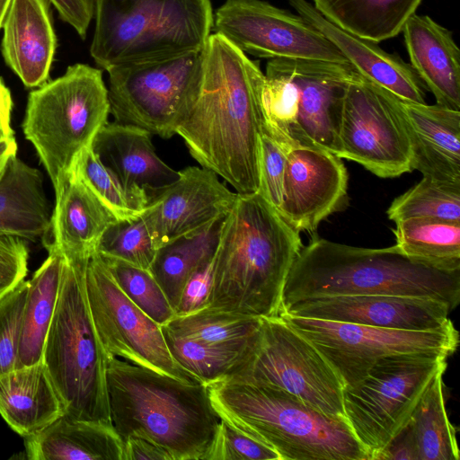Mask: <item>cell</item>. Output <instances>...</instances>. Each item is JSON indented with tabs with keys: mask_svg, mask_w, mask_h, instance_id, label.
I'll use <instances>...</instances> for the list:
<instances>
[{
	"mask_svg": "<svg viewBox=\"0 0 460 460\" xmlns=\"http://www.w3.org/2000/svg\"><path fill=\"white\" fill-rule=\"evenodd\" d=\"M419 460H459L456 429L447 408L443 373L423 394L410 420Z\"/></svg>",
	"mask_w": 460,
	"mask_h": 460,
	"instance_id": "34",
	"label": "cell"
},
{
	"mask_svg": "<svg viewBox=\"0 0 460 460\" xmlns=\"http://www.w3.org/2000/svg\"><path fill=\"white\" fill-rule=\"evenodd\" d=\"M109 114L102 72L86 64L69 66L61 76L29 93L22 127L50 178L55 198Z\"/></svg>",
	"mask_w": 460,
	"mask_h": 460,
	"instance_id": "9",
	"label": "cell"
},
{
	"mask_svg": "<svg viewBox=\"0 0 460 460\" xmlns=\"http://www.w3.org/2000/svg\"><path fill=\"white\" fill-rule=\"evenodd\" d=\"M85 290L92 320L107 356L184 382L201 383L174 361L161 325L128 298L97 253L86 265Z\"/></svg>",
	"mask_w": 460,
	"mask_h": 460,
	"instance_id": "15",
	"label": "cell"
},
{
	"mask_svg": "<svg viewBox=\"0 0 460 460\" xmlns=\"http://www.w3.org/2000/svg\"><path fill=\"white\" fill-rule=\"evenodd\" d=\"M226 379L273 386L344 418L341 380L313 343L280 315L261 318L256 346Z\"/></svg>",
	"mask_w": 460,
	"mask_h": 460,
	"instance_id": "12",
	"label": "cell"
},
{
	"mask_svg": "<svg viewBox=\"0 0 460 460\" xmlns=\"http://www.w3.org/2000/svg\"><path fill=\"white\" fill-rule=\"evenodd\" d=\"M394 100L411 142L412 170L460 183V111Z\"/></svg>",
	"mask_w": 460,
	"mask_h": 460,
	"instance_id": "21",
	"label": "cell"
},
{
	"mask_svg": "<svg viewBox=\"0 0 460 460\" xmlns=\"http://www.w3.org/2000/svg\"><path fill=\"white\" fill-rule=\"evenodd\" d=\"M204 460H280L269 445L236 429L225 420Z\"/></svg>",
	"mask_w": 460,
	"mask_h": 460,
	"instance_id": "41",
	"label": "cell"
},
{
	"mask_svg": "<svg viewBox=\"0 0 460 460\" xmlns=\"http://www.w3.org/2000/svg\"><path fill=\"white\" fill-rule=\"evenodd\" d=\"M65 414L59 394L43 362L0 376V415L23 438Z\"/></svg>",
	"mask_w": 460,
	"mask_h": 460,
	"instance_id": "26",
	"label": "cell"
},
{
	"mask_svg": "<svg viewBox=\"0 0 460 460\" xmlns=\"http://www.w3.org/2000/svg\"><path fill=\"white\" fill-rule=\"evenodd\" d=\"M28 288L29 280H23L0 299V376L16 368Z\"/></svg>",
	"mask_w": 460,
	"mask_h": 460,
	"instance_id": "40",
	"label": "cell"
},
{
	"mask_svg": "<svg viewBox=\"0 0 460 460\" xmlns=\"http://www.w3.org/2000/svg\"><path fill=\"white\" fill-rule=\"evenodd\" d=\"M207 387L221 419L274 448L280 460H369L345 418L281 389L228 379Z\"/></svg>",
	"mask_w": 460,
	"mask_h": 460,
	"instance_id": "5",
	"label": "cell"
},
{
	"mask_svg": "<svg viewBox=\"0 0 460 460\" xmlns=\"http://www.w3.org/2000/svg\"><path fill=\"white\" fill-rule=\"evenodd\" d=\"M280 316L313 343L334 369L344 388L357 384L383 358L414 352L449 357L459 342L452 321L437 329L411 331L289 314Z\"/></svg>",
	"mask_w": 460,
	"mask_h": 460,
	"instance_id": "13",
	"label": "cell"
},
{
	"mask_svg": "<svg viewBox=\"0 0 460 460\" xmlns=\"http://www.w3.org/2000/svg\"><path fill=\"white\" fill-rule=\"evenodd\" d=\"M29 280L18 347L17 367L42 362L48 332L56 311L66 259L58 249Z\"/></svg>",
	"mask_w": 460,
	"mask_h": 460,
	"instance_id": "29",
	"label": "cell"
},
{
	"mask_svg": "<svg viewBox=\"0 0 460 460\" xmlns=\"http://www.w3.org/2000/svg\"><path fill=\"white\" fill-rule=\"evenodd\" d=\"M212 30L257 58L349 63L303 16L262 0H226L216 11Z\"/></svg>",
	"mask_w": 460,
	"mask_h": 460,
	"instance_id": "16",
	"label": "cell"
},
{
	"mask_svg": "<svg viewBox=\"0 0 460 460\" xmlns=\"http://www.w3.org/2000/svg\"><path fill=\"white\" fill-rule=\"evenodd\" d=\"M65 259L42 362L59 394L66 415L111 425L106 379L108 356L93 325L85 290L90 258Z\"/></svg>",
	"mask_w": 460,
	"mask_h": 460,
	"instance_id": "7",
	"label": "cell"
},
{
	"mask_svg": "<svg viewBox=\"0 0 460 460\" xmlns=\"http://www.w3.org/2000/svg\"><path fill=\"white\" fill-rule=\"evenodd\" d=\"M101 258L121 291L150 318L164 325L175 316L164 292L148 270L117 259Z\"/></svg>",
	"mask_w": 460,
	"mask_h": 460,
	"instance_id": "38",
	"label": "cell"
},
{
	"mask_svg": "<svg viewBox=\"0 0 460 460\" xmlns=\"http://www.w3.org/2000/svg\"><path fill=\"white\" fill-rule=\"evenodd\" d=\"M161 327L174 361L206 385L228 378L257 344L241 351L181 337L166 325Z\"/></svg>",
	"mask_w": 460,
	"mask_h": 460,
	"instance_id": "35",
	"label": "cell"
},
{
	"mask_svg": "<svg viewBox=\"0 0 460 460\" xmlns=\"http://www.w3.org/2000/svg\"><path fill=\"white\" fill-rule=\"evenodd\" d=\"M236 198L212 171L189 166L170 184L147 191L141 214L157 250L224 217Z\"/></svg>",
	"mask_w": 460,
	"mask_h": 460,
	"instance_id": "17",
	"label": "cell"
},
{
	"mask_svg": "<svg viewBox=\"0 0 460 460\" xmlns=\"http://www.w3.org/2000/svg\"><path fill=\"white\" fill-rule=\"evenodd\" d=\"M340 157L381 178L412 171L411 142L394 95L357 71L349 80L339 123Z\"/></svg>",
	"mask_w": 460,
	"mask_h": 460,
	"instance_id": "14",
	"label": "cell"
},
{
	"mask_svg": "<svg viewBox=\"0 0 460 460\" xmlns=\"http://www.w3.org/2000/svg\"><path fill=\"white\" fill-rule=\"evenodd\" d=\"M12 110L11 92L0 77V142L15 137L11 127Z\"/></svg>",
	"mask_w": 460,
	"mask_h": 460,
	"instance_id": "48",
	"label": "cell"
},
{
	"mask_svg": "<svg viewBox=\"0 0 460 460\" xmlns=\"http://www.w3.org/2000/svg\"><path fill=\"white\" fill-rule=\"evenodd\" d=\"M17 153L15 137L0 142V181L3 178L9 161Z\"/></svg>",
	"mask_w": 460,
	"mask_h": 460,
	"instance_id": "49",
	"label": "cell"
},
{
	"mask_svg": "<svg viewBox=\"0 0 460 460\" xmlns=\"http://www.w3.org/2000/svg\"><path fill=\"white\" fill-rule=\"evenodd\" d=\"M387 216L394 222L409 218L460 222V183L423 176L393 200Z\"/></svg>",
	"mask_w": 460,
	"mask_h": 460,
	"instance_id": "36",
	"label": "cell"
},
{
	"mask_svg": "<svg viewBox=\"0 0 460 460\" xmlns=\"http://www.w3.org/2000/svg\"><path fill=\"white\" fill-rule=\"evenodd\" d=\"M60 18L84 39L93 17V0H49Z\"/></svg>",
	"mask_w": 460,
	"mask_h": 460,
	"instance_id": "45",
	"label": "cell"
},
{
	"mask_svg": "<svg viewBox=\"0 0 460 460\" xmlns=\"http://www.w3.org/2000/svg\"><path fill=\"white\" fill-rule=\"evenodd\" d=\"M453 307L446 301L395 295H348L297 301L280 314L374 327L424 331L449 323Z\"/></svg>",
	"mask_w": 460,
	"mask_h": 460,
	"instance_id": "18",
	"label": "cell"
},
{
	"mask_svg": "<svg viewBox=\"0 0 460 460\" xmlns=\"http://www.w3.org/2000/svg\"><path fill=\"white\" fill-rule=\"evenodd\" d=\"M287 150L268 133L261 136L259 192L279 212L283 200Z\"/></svg>",
	"mask_w": 460,
	"mask_h": 460,
	"instance_id": "42",
	"label": "cell"
},
{
	"mask_svg": "<svg viewBox=\"0 0 460 460\" xmlns=\"http://www.w3.org/2000/svg\"><path fill=\"white\" fill-rule=\"evenodd\" d=\"M422 0H314L324 18L376 43L396 37Z\"/></svg>",
	"mask_w": 460,
	"mask_h": 460,
	"instance_id": "30",
	"label": "cell"
},
{
	"mask_svg": "<svg viewBox=\"0 0 460 460\" xmlns=\"http://www.w3.org/2000/svg\"><path fill=\"white\" fill-rule=\"evenodd\" d=\"M107 393L111 425L125 442L147 439L172 460H204L221 418L206 385L107 358Z\"/></svg>",
	"mask_w": 460,
	"mask_h": 460,
	"instance_id": "3",
	"label": "cell"
},
{
	"mask_svg": "<svg viewBox=\"0 0 460 460\" xmlns=\"http://www.w3.org/2000/svg\"><path fill=\"white\" fill-rule=\"evenodd\" d=\"M28 259L27 240L0 233V299L24 280Z\"/></svg>",
	"mask_w": 460,
	"mask_h": 460,
	"instance_id": "43",
	"label": "cell"
},
{
	"mask_svg": "<svg viewBox=\"0 0 460 460\" xmlns=\"http://www.w3.org/2000/svg\"><path fill=\"white\" fill-rule=\"evenodd\" d=\"M51 217L40 172L12 157L0 181V233L36 242L47 234Z\"/></svg>",
	"mask_w": 460,
	"mask_h": 460,
	"instance_id": "28",
	"label": "cell"
},
{
	"mask_svg": "<svg viewBox=\"0 0 460 460\" xmlns=\"http://www.w3.org/2000/svg\"><path fill=\"white\" fill-rule=\"evenodd\" d=\"M348 180L338 155L321 148L292 147L287 151L279 214L299 233L313 232L342 204Z\"/></svg>",
	"mask_w": 460,
	"mask_h": 460,
	"instance_id": "19",
	"label": "cell"
},
{
	"mask_svg": "<svg viewBox=\"0 0 460 460\" xmlns=\"http://www.w3.org/2000/svg\"><path fill=\"white\" fill-rule=\"evenodd\" d=\"M355 71L349 63L270 59L261 94L264 131L287 151L309 146L340 157L341 103Z\"/></svg>",
	"mask_w": 460,
	"mask_h": 460,
	"instance_id": "8",
	"label": "cell"
},
{
	"mask_svg": "<svg viewBox=\"0 0 460 460\" xmlns=\"http://www.w3.org/2000/svg\"><path fill=\"white\" fill-rule=\"evenodd\" d=\"M71 171L81 179L117 220L137 217L145 210L147 192L127 190L101 163L91 146L82 150Z\"/></svg>",
	"mask_w": 460,
	"mask_h": 460,
	"instance_id": "37",
	"label": "cell"
},
{
	"mask_svg": "<svg viewBox=\"0 0 460 460\" xmlns=\"http://www.w3.org/2000/svg\"><path fill=\"white\" fill-rule=\"evenodd\" d=\"M90 47L102 69L201 51L213 29L210 0H93Z\"/></svg>",
	"mask_w": 460,
	"mask_h": 460,
	"instance_id": "6",
	"label": "cell"
},
{
	"mask_svg": "<svg viewBox=\"0 0 460 460\" xmlns=\"http://www.w3.org/2000/svg\"><path fill=\"white\" fill-rule=\"evenodd\" d=\"M447 358L431 352L391 355L344 388V418L369 460L409 423L429 385L445 373Z\"/></svg>",
	"mask_w": 460,
	"mask_h": 460,
	"instance_id": "10",
	"label": "cell"
},
{
	"mask_svg": "<svg viewBox=\"0 0 460 460\" xmlns=\"http://www.w3.org/2000/svg\"><path fill=\"white\" fill-rule=\"evenodd\" d=\"M223 218L195 234L176 239L156 250L148 270L174 311L191 274L213 260Z\"/></svg>",
	"mask_w": 460,
	"mask_h": 460,
	"instance_id": "31",
	"label": "cell"
},
{
	"mask_svg": "<svg viewBox=\"0 0 460 460\" xmlns=\"http://www.w3.org/2000/svg\"><path fill=\"white\" fill-rule=\"evenodd\" d=\"M346 58L356 71L401 100L426 103V87L409 63L397 54L381 49L376 42L355 35L323 16L306 0H288Z\"/></svg>",
	"mask_w": 460,
	"mask_h": 460,
	"instance_id": "20",
	"label": "cell"
},
{
	"mask_svg": "<svg viewBox=\"0 0 460 460\" xmlns=\"http://www.w3.org/2000/svg\"><path fill=\"white\" fill-rule=\"evenodd\" d=\"M164 325L181 337L244 351L257 343L261 318L204 307Z\"/></svg>",
	"mask_w": 460,
	"mask_h": 460,
	"instance_id": "33",
	"label": "cell"
},
{
	"mask_svg": "<svg viewBox=\"0 0 460 460\" xmlns=\"http://www.w3.org/2000/svg\"><path fill=\"white\" fill-rule=\"evenodd\" d=\"M348 295L433 297L455 309L460 301V270L413 259L395 244L364 248L314 237L302 246L289 270L281 312L306 298Z\"/></svg>",
	"mask_w": 460,
	"mask_h": 460,
	"instance_id": "4",
	"label": "cell"
},
{
	"mask_svg": "<svg viewBox=\"0 0 460 460\" xmlns=\"http://www.w3.org/2000/svg\"><path fill=\"white\" fill-rule=\"evenodd\" d=\"M411 66L437 104L460 111V50L453 34L416 13L402 29Z\"/></svg>",
	"mask_w": 460,
	"mask_h": 460,
	"instance_id": "24",
	"label": "cell"
},
{
	"mask_svg": "<svg viewBox=\"0 0 460 460\" xmlns=\"http://www.w3.org/2000/svg\"><path fill=\"white\" fill-rule=\"evenodd\" d=\"M152 136L136 126L107 121L91 146L127 190L147 192L172 183L179 176V172L158 156Z\"/></svg>",
	"mask_w": 460,
	"mask_h": 460,
	"instance_id": "23",
	"label": "cell"
},
{
	"mask_svg": "<svg viewBox=\"0 0 460 460\" xmlns=\"http://www.w3.org/2000/svg\"><path fill=\"white\" fill-rule=\"evenodd\" d=\"M264 79L259 61L222 35L210 34L203 49L198 100L175 132L200 166L236 193L260 189Z\"/></svg>",
	"mask_w": 460,
	"mask_h": 460,
	"instance_id": "1",
	"label": "cell"
},
{
	"mask_svg": "<svg viewBox=\"0 0 460 460\" xmlns=\"http://www.w3.org/2000/svg\"><path fill=\"white\" fill-rule=\"evenodd\" d=\"M395 224V245L406 255L441 270H460V222L409 218Z\"/></svg>",
	"mask_w": 460,
	"mask_h": 460,
	"instance_id": "32",
	"label": "cell"
},
{
	"mask_svg": "<svg viewBox=\"0 0 460 460\" xmlns=\"http://www.w3.org/2000/svg\"><path fill=\"white\" fill-rule=\"evenodd\" d=\"M116 217L74 172H70L55 206L49 228L41 239L65 258L89 259Z\"/></svg>",
	"mask_w": 460,
	"mask_h": 460,
	"instance_id": "25",
	"label": "cell"
},
{
	"mask_svg": "<svg viewBox=\"0 0 460 460\" xmlns=\"http://www.w3.org/2000/svg\"><path fill=\"white\" fill-rule=\"evenodd\" d=\"M373 460H419L410 421L374 456Z\"/></svg>",
	"mask_w": 460,
	"mask_h": 460,
	"instance_id": "46",
	"label": "cell"
},
{
	"mask_svg": "<svg viewBox=\"0 0 460 460\" xmlns=\"http://www.w3.org/2000/svg\"><path fill=\"white\" fill-rule=\"evenodd\" d=\"M2 29L1 53L24 86L47 82L57 49L49 0H12Z\"/></svg>",
	"mask_w": 460,
	"mask_h": 460,
	"instance_id": "22",
	"label": "cell"
},
{
	"mask_svg": "<svg viewBox=\"0 0 460 460\" xmlns=\"http://www.w3.org/2000/svg\"><path fill=\"white\" fill-rule=\"evenodd\" d=\"M213 260L195 270L187 280L175 315H184L208 306L212 286Z\"/></svg>",
	"mask_w": 460,
	"mask_h": 460,
	"instance_id": "44",
	"label": "cell"
},
{
	"mask_svg": "<svg viewBox=\"0 0 460 460\" xmlns=\"http://www.w3.org/2000/svg\"><path fill=\"white\" fill-rule=\"evenodd\" d=\"M123 445V460H172L166 450L142 438L130 437Z\"/></svg>",
	"mask_w": 460,
	"mask_h": 460,
	"instance_id": "47",
	"label": "cell"
},
{
	"mask_svg": "<svg viewBox=\"0 0 460 460\" xmlns=\"http://www.w3.org/2000/svg\"><path fill=\"white\" fill-rule=\"evenodd\" d=\"M302 246L299 232L259 191L236 193L221 224L207 307L279 316L285 282Z\"/></svg>",
	"mask_w": 460,
	"mask_h": 460,
	"instance_id": "2",
	"label": "cell"
},
{
	"mask_svg": "<svg viewBox=\"0 0 460 460\" xmlns=\"http://www.w3.org/2000/svg\"><path fill=\"white\" fill-rule=\"evenodd\" d=\"M11 3L12 0H0V29H2L4 17Z\"/></svg>",
	"mask_w": 460,
	"mask_h": 460,
	"instance_id": "50",
	"label": "cell"
},
{
	"mask_svg": "<svg viewBox=\"0 0 460 460\" xmlns=\"http://www.w3.org/2000/svg\"><path fill=\"white\" fill-rule=\"evenodd\" d=\"M203 50L159 61L114 66L109 75L114 120L170 138L198 100Z\"/></svg>",
	"mask_w": 460,
	"mask_h": 460,
	"instance_id": "11",
	"label": "cell"
},
{
	"mask_svg": "<svg viewBox=\"0 0 460 460\" xmlns=\"http://www.w3.org/2000/svg\"><path fill=\"white\" fill-rule=\"evenodd\" d=\"M155 248L142 217L112 222L102 234L95 253L149 270Z\"/></svg>",
	"mask_w": 460,
	"mask_h": 460,
	"instance_id": "39",
	"label": "cell"
},
{
	"mask_svg": "<svg viewBox=\"0 0 460 460\" xmlns=\"http://www.w3.org/2000/svg\"><path fill=\"white\" fill-rule=\"evenodd\" d=\"M30 460H123L124 445L111 424L66 414L24 438Z\"/></svg>",
	"mask_w": 460,
	"mask_h": 460,
	"instance_id": "27",
	"label": "cell"
}]
</instances>
